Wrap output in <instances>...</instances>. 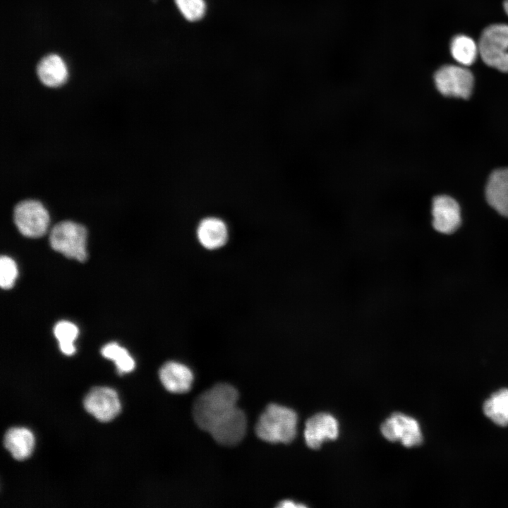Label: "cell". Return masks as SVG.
Listing matches in <instances>:
<instances>
[{
    "instance_id": "obj_1",
    "label": "cell",
    "mask_w": 508,
    "mask_h": 508,
    "mask_svg": "<svg viewBox=\"0 0 508 508\" xmlns=\"http://www.w3.org/2000/svg\"><path fill=\"white\" fill-rule=\"evenodd\" d=\"M238 394L235 387L219 383L202 393L195 399L193 416L202 430L209 432L212 427L237 405Z\"/></svg>"
},
{
    "instance_id": "obj_2",
    "label": "cell",
    "mask_w": 508,
    "mask_h": 508,
    "mask_svg": "<svg viewBox=\"0 0 508 508\" xmlns=\"http://www.w3.org/2000/svg\"><path fill=\"white\" fill-rule=\"evenodd\" d=\"M297 423L298 416L293 409L270 404L260 416L255 433L270 443H289L296 435Z\"/></svg>"
},
{
    "instance_id": "obj_3",
    "label": "cell",
    "mask_w": 508,
    "mask_h": 508,
    "mask_svg": "<svg viewBox=\"0 0 508 508\" xmlns=\"http://www.w3.org/2000/svg\"><path fill=\"white\" fill-rule=\"evenodd\" d=\"M54 250L69 258L84 262L87 259V230L77 222L65 220L56 224L49 235Z\"/></svg>"
},
{
    "instance_id": "obj_4",
    "label": "cell",
    "mask_w": 508,
    "mask_h": 508,
    "mask_svg": "<svg viewBox=\"0 0 508 508\" xmlns=\"http://www.w3.org/2000/svg\"><path fill=\"white\" fill-rule=\"evenodd\" d=\"M478 48L486 65L508 73V25L495 23L486 27L480 34Z\"/></svg>"
},
{
    "instance_id": "obj_5",
    "label": "cell",
    "mask_w": 508,
    "mask_h": 508,
    "mask_svg": "<svg viewBox=\"0 0 508 508\" xmlns=\"http://www.w3.org/2000/svg\"><path fill=\"white\" fill-rule=\"evenodd\" d=\"M13 219L18 230L30 238L42 236L49 224L47 210L40 200L35 199L19 201L13 207Z\"/></svg>"
},
{
    "instance_id": "obj_6",
    "label": "cell",
    "mask_w": 508,
    "mask_h": 508,
    "mask_svg": "<svg viewBox=\"0 0 508 508\" xmlns=\"http://www.w3.org/2000/svg\"><path fill=\"white\" fill-rule=\"evenodd\" d=\"M437 90L444 96L468 99L474 84L471 71L465 67L444 65L434 74Z\"/></svg>"
},
{
    "instance_id": "obj_7",
    "label": "cell",
    "mask_w": 508,
    "mask_h": 508,
    "mask_svg": "<svg viewBox=\"0 0 508 508\" xmlns=\"http://www.w3.org/2000/svg\"><path fill=\"white\" fill-rule=\"evenodd\" d=\"M380 431L388 440H399L406 447L418 446L423 435L417 421L401 413H394L381 425Z\"/></svg>"
},
{
    "instance_id": "obj_8",
    "label": "cell",
    "mask_w": 508,
    "mask_h": 508,
    "mask_svg": "<svg viewBox=\"0 0 508 508\" xmlns=\"http://www.w3.org/2000/svg\"><path fill=\"white\" fill-rule=\"evenodd\" d=\"M84 406L88 413L102 422L112 420L121 411L117 393L107 387L92 389L84 399Z\"/></svg>"
},
{
    "instance_id": "obj_9",
    "label": "cell",
    "mask_w": 508,
    "mask_h": 508,
    "mask_svg": "<svg viewBox=\"0 0 508 508\" xmlns=\"http://www.w3.org/2000/svg\"><path fill=\"white\" fill-rule=\"evenodd\" d=\"M247 419L244 412L237 406L215 423L208 433L219 444L234 446L246 435Z\"/></svg>"
},
{
    "instance_id": "obj_10",
    "label": "cell",
    "mask_w": 508,
    "mask_h": 508,
    "mask_svg": "<svg viewBox=\"0 0 508 508\" xmlns=\"http://www.w3.org/2000/svg\"><path fill=\"white\" fill-rule=\"evenodd\" d=\"M433 226L438 232L449 234L460 226V207L452 198L441 195L433 198L432 202Z\"/></svg>"
},
{
    "instance_id": "obj_11",
    "label": "cell",
    "mask_w": 508,
    "mask_h": 508,
    "mask_svg": "<svg viewBox=\"0 0 508 508\" xmlns=\"http://www.w3.org/2000/svg\"><path fill=\"white\" fill-rule=\"evenodd\" d=\"M338 435V422L329 413H316L306 423L304 438L307 446L310 449L320 448L325 441L335 440Z\"/></svg>"
},
{
    "instance_id": "obj_12",
    "label": "cell",
    "mask_w": 508,
    "mask_h": 508,
    "mask_svg": "<svg viewBox=\"0 0 508 508\" xmlns=\"http://www.w3.org/2000/svg\"><path fill=\"white\" fill-rule=\"evenodd\" d=\"M159 378L163 386L170 392L186 393L191 388L193 374L186 365L177 361H169L159 370Z\"/></svg>"
},
{
    "instance_id": "obj_13",
    "label": "cell",
    "mask_w": 508,
    "mask_h": 508,
    "mask_svg": "<svg viewBox=\"0 0 508 508\" xmlns=\"http://www.w3.org/2000/svg\"><path fill=\"white\" fill-rule=\"evenodd\" d=\"M485 196L492 207L501 215L508 217V168L492 172L486 185Z\"/></svg>"
},
{
    "instance_id": "obj_14",
    "label": "cell",
    "mask_w": 508,
    "mask_h": 508,
    "mask_svg": "<svg viewBox=\"0 0 508 508\" xmlns=\"http://www.w3.org/2000/svg\"><path fill=\"white\" fill-rule=\"evenodd\" d=\"M37 75L44 86L59 87L68 80V66L59 55L50 54L43 57L37 64Z\"/></svg>"
},
{
    "instance_id": "obj_15",
    "label": "cell",
    "mask_w": 508,
    "mask_h": 508,
    "mask_svg": "<svg viewBox=\"0 0 508 508\" xmlns=\"http://www.w3.org/2000/svg\"><path fill=\"white\" fill-rule=\"evenodd\" d=\"M197 237L204 248L210 250L219 248L227 241L226 224L217 217L205 218L198 226Z\"/></svg>"
},
{
    "instance_id": "obj_16",
    "label": "cell",
    "mask_w": 508,
    "mask_h": 508,
    "mask_svg": "<svg viewBox=\"0 0 508 508\" xmlns=\"http://www.w3.org/2000/svg\"><path fill=\"white\" fill-rule=\"evenodd\" d=\"M4 443L16 459L23 460L32 453L35 440L30 430L25 428H12L6 432Z\"/></svg>"
},
{
    "instance_id": "obj_17",
    "label": "cell",
    "mask_w": 508,
    "mask_h": 508,
    "mask_svg": "<svg viewBox=\"0 0 508 508\" xmlns=\"http://www.w3.org/2000/svg\"><path fill=\"white\" fill-rule=\"evenodd\" d=\"M483 412L495 424L508 425V389L492 394L483 404Z\"/></svg>"
},
{
    "instance_id": "obj_18",
    "label": "cell",
    "mask_w": 508,
    "mask_h": 508,
    "mask_svg": "<svg viewBox=\"0 0 508 508\" xmlns=\"http://www.w3.org/2000/svg\"><path fill=\"white\" fill-rule=\"evenodd\" d=\"M452 57L459 64L470 66L475 61L478 48L472 38L464 35L454 36L450 43Z\"/></svg>"
},
{
    "instance_id": "obj_19",
    "label": "cell",
    "mask_w": 508,
    "mask_h": 508,
    "mask_svg": "<svg viewBox=\"0 0 508 508\" xmlns=\"http://www.w3.org/2000/svg\"><path fill=\"white\" fill-rule=\"evenodd\" d=\"M54 334L59 341L61 351L66 355H72L75 351L73 344L78 337V329L72 322L60 321L54 328Z\"/></svg>"
},
{
    "instance_id": "obj_20",
    "label": "cell",
    "mask_w": 508,
    "mask_h": 508,
    "mask_svg": "<svg viewBox=\"0 0 508 508\" xmlns=\"http://www.w3.org/2000/svg\"><path fill=\"white\" fill-rule=\"evenodd\" d=\"M104 357L114 361L118 371L128 373L133 370L135 362L127 350L116 343H109L101 350Z\"/></svg>"
},
{
    "instance_id": "obj_21",
    "label": "cell",
    "mask_w": 508,
    "mask_h": 508,
    "mask_svg": "<svg viewBox=\"0 0 508 508\" xmlns=\"http://www.w3.org/2000/svg\"><path fill=\"white\" fill-rule=\"evenodd\" d=\"M174 3L182 16L189 22L200 20L207 11L205 0H174Z\"/></svg>"
},
{
    "instance_id": "obj_22",
    "label": "cell",
    "mask_w": 508,
    "mask_h": 508,
    "mask_svg": "<svg viewBox=\"0 0 508 508\" xmlns=\"http://www.w3.org/2000/svg\"><path fill=\"white\" fill-rule=\"evenodd\" d=\"M18 269L15 261L2 255L0 259V285L2 289H11L17 278Z\"/></svg>"
},
{
    "instance_id": "obj_23",
    "label": "cell",
    "mask_w": 508,
    "mask_h": 508,
    "mask_svg": "<svg viewBox=\"0 0 508 508\" xmlns=\"http://www.w3.org/2000/svg\"><path fill=\"white\" fill-rule=\"evenodd\" d=\"M277 507H284V508H289V507H306V506L303 504H300L298 502H296L293 500H283L279 502V504L277 506Z\"/></svg>"
},
{
    "instance_id": "obj_24",
    "label": "cell",
    "mask_w": 508,
    "mask_h": 508,
    "mask_svg": "<svg viewBox=\"0 0 508 508\" xmlns=\"http://www.w3.org/2000/svg\"><path fill=\"white\" fill-rule=\"evenodd\" d=\"M503 7L505 13L508 15V0H504L503 1Z\"/></svg>"
}]
</instances>
